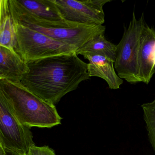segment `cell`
I'll return each mask as SVG.
<instances>
[{
    "mask_svg": "<svg viewBox=\"0 0 155 155\" xmlns=\"http://www.w3.org/2000/svg\"><path fill=\"white\" fill-rule=\"evenodd\" d=\"M3 79H5V78L4 76L2 73V72H1V70H0V81H1V80H3Z\"/></svg>",
    "mask_w": 155,
    "mask_h": 155,
    "instance_id": "cell-18",
    "label": "cell"
},
{
    "mask_svg": "<svg viewBox=\"0 0 155 155\" xmlns=\"http://www.w3.org/2000/svg\"><path fill=\"white\" fill-rule=\"evenodd\" d=\"M0 86L14 113L23 125L30 128H49L61 124L62 118L55 106L31 93L21 83L3 79L0 81Z\"/></svg>",
    "mask_w": 155,
    "mask_h": 155,
    "instance_id": "cell-2",
    "label": "cell"
},
{
    "mask_svg": "<svg viewBox=\"0 0 155 155\" xmlns=\"http://www.w3.org/2000/svg\"><path fill=\"white\" fill-rule=\"evenodd\" d=\"M9 12V0H0V27L5 16Z\"/></svg>",
    "mask_w": 155,
    "mask_h": 155,
    "instance_id": "cell-15",
    "label": "cell"
},
{
    "mask_svg": "<svg viewBox=\"0 0 155 155\" xmlns=\"http://www.w3.org/2000/svg\"><path fill=\"white\" fill-rule=\"evenodd\" d=\"M5 155H28L27 153H21L12 150L5 149Z\"/></svg>",
    "mask_w": 155,
    "mask_h": 155,
    "instance_id": "cell-16",
    "label": "cell"
},
{
    "mask_svg": "<svg viewBox=\"0 0 155 155\" xmlns=\"http://www.w3.org/2000/svg\"><path fill=\"white\" fill-rule=\"evenodd\" d=\"M16 33L10 11L5 15L0 27V45L16 52Z\"/></svg>",
    "mask_w": 155,
    "mask_h": 155,
    "instance_id": "cell-12",
    "label": "cell"
},
{
    "mask_svg": "<svg viewBox=\"0 0 155 155\" xmlns=\"http://www.w3.org/2000/svg\"><path fill=\"white\" fill-rule=\"evenodd\" d=\"M28 72L21 83L42 100L54 105L82 82L90 79L87 63L76 53L62 55L27 64Z\"/></svg>",
    "mask_w": 155,
    "mask_h": 155,
    "instance_id": "cell-1",
    "label": "cell"
},
{
    "mask_svg": "<svg viewBox=\"0 0 155 155\" xmlns=\"http://www.w3.org/2000/svg\"><path fill=\"white\" fill-rule=\"evenodd\" d=\"M64 20L86 25H103V7L110 0H54Z\"/></svg>",
    "mask_w": 155,
    "mask_h": 155,
    "instance_id": "cell-7",
    "label": "cell"
},
{
    "mask_svg": "<svg viewBox=\"0 0 155 155\" xmlns=\"http://www.w3.org/2000/svg\"><path fill=\"white\" fill-rule=\"evenodd\" d=\"M0 70L6 80L20 83L28 68L16 52L0 45Z\"/></svg>",
    "mask_w": 155,
    "mask_h": 155,
    "instance_id": "cell-10",
    "label": "cell"
},
{
    "mask_svg": "<svg viewBox=\"0 0 155 155\" xmlns=\"http://www.w3.org/2000/svg\"><path fill=\"white\" fill-rule=\"evenodd\" d=\"M146 24L143 13L137 19L134 10L129 25L124 27L122 39L117 45L115 69L120 78L130 83L141 82L138 52L141 33Z\"/></svg>",
    "mask_w": 155,
    "mask_h": 155,
    "instance_id": "cell-4",
    "label": "cell"
},
{
    "mask_svg": "<svg viewBox=\"0 0 155 155\" xmlns=\"http://www.w3.org/2000/svg\"><path fill=\"white\" fill-rule=\"evenodd\" d=\"M142 107L149 142L155 152V99L151 103L143 104Z\"/></svg>",
    "mask_w": 155,
    "mask_h": 155,
    "instance_id": "cell-13",
    "label": "cell"
},
{
    "mask_svg": "<svg viewBox=\"0 0 155 155\" xmlns=\"http://www.w3.org/2000/svg\"><path fill=\"white\" fill-rule=\"evenodd\" d=\"M27 153L28 155H56L54 150L47 146L41 147L33 146Z\"/></svg>",
    "mask_w": 155,
    "mask_h": 155,
    "instance_id": "cell-14",
    "label": "cell"
},
{
    "mask_svg": "<svg viewBox=\"0 0 155 155\" xmlns=\"http://www.w3.org/2000/svg\"><path fill=\"white\" fill-rule=\"evenodd\" d=\"M18 1L26 8L18 16V22L21 24L68 27L82 24L64 20L54 0Z\"/></svg>",
    "mask_w": 155,
    "mask_h": 155,
    "instance_id": "cell-6",
    "label": "cell"
},
{
    "mask_svg": "<svg viewBox=\"0 0 155 155\" xmlns=\"http://www.w3.org/2000/svg\"><path fill=\"white\" fill-rule=\"evenodd\" d=\"M31 128L24 126L14 113L0 86V142L5 149L27 153L35 145Z\"/></svg>",
    "mask_w": 155,
    "mask_h": 155,
    "instance_id": "cell-5",
    "label": "cell"
},
{
    "mask_svg": "<svg viewBox=\"0 0 155 155\" xmlns=\"http://www.w3.org/2000/svg\"><path fill=\"white\" fill-rule=\"evenodd\" d=\"M16 52L26 64L76 52L77 48L14 22Z\"/></svg>",
    "mask_w": 155,
    "mask_h": 155,
    "instance_id": "cell-3",
    "label": "cell"
},
{
    "mask_svg": "<svg viewBox=\"0 0 155 155\" xmlns=\"http://www.w3.org/2000/svg\"><path fill=\"white\" fill-rule=\"evenodd\" d=\"M5 149L0 142V155H5Z\"/></svg>",
    "mask_w": 155,
    "mask_h": 155,
    "instance_id": "cell-17",
    "label": "cell"
},
{
    "mask_svg": "<svg viewBox=\"0 0 155 155\" xmlns=\"http://www.w3.org/2000/svg\"><path fill=\"white\" fill-rule=\"evenodd\" d=\"M81 55L89 62L87 69L89 77L102 78L106 82L110 89L116 90L120 88L124 81L116 72L114 61L105 56L97 55L84 53Z\"/></svg>",
    "mask_w": 155,
    "mask_h": 155,
    "instance_id": "cell-9",
    "label": "cell"
},
{
    "mask_svg": "<svg viewBox=\"0 0 155 155\" xmlns=\"http://www.w3.org/2000/svg\"><path fill=\"white\" fill-rule=\"evenodd\" d=\"M154 64H155V52H154Z\"/></svg>",
    "mask_w": 155,
    "mask_h": 155,
    "instance_id": "cell-19",
    "label": "cell"
},
{
    "mask_svg": "<svg viewBox=\"0 0 155 155\" xmlns=\"http://www.w3.org/2000/svg\"><path fill=\"white\" fill-rule=\"evenodd\" d=\"M117 45L106 39L104 34L94 36L78 48L76 54L89 53L105 56L115 62Z\"/></svg>",
    "mask_w": 155,
    "mask_h": 155,
    "instance_id": "cell-11",
    "label": "cell"
},
{
    "mask_svg": "<svg viewBox=\"0 0 155 155\" xmlns=\"http://www.w3.org/2000/svg\"><path fill=\"white\" fill-rule=\"evenodd\" d=\"M155 30L145 25L140 37L138 52L139 77L141 82L149 83L155 73Z\"/></svg>",
    "mask_w": 155,
    "mask_h": 155,
    "instance_id": "cell-8",
    "label": "cell"
}]
</instances>
